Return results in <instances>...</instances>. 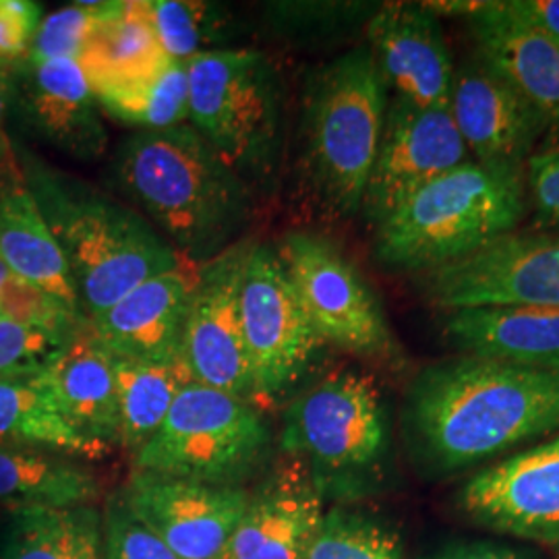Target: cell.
I'll return each instance as SVG.
<instances>
[{
	"label": "cell",
	"mask_w": 559,
	"mask_h": 559,
	"mask_svg": "<svg viewBox=\"0 0 559 559\" xmlns=\"http://www.w3.org/2000/svg\"><path fill=\"white\" fill-rule=\"evenodd\" d=\"M0 441L78 460H102L112 452L108 445L85 440L67 423L41 371L0 378Z\"/></svg>",
	"instance_id": "26"
},
{
	"label": "cell",
	"mask_w": 559,
	"mask_h": 559,
	"mask_svg": "<svg viewBox=\"0 0 559 559\" xmlns=\"http://www.w3.org/2000/svg\"><path fill=\"white\" fill-rule=\"evenodd\" d=\"M124 9V0L75 2L46 15L29 46L27 60L69 59L80 62L81 55L102 23L115 20Z\"/></svg>",
	"instance_id": "34"
},
{
	"label": "cell",
	"mask_w": 559,
	"mask_h": 559,
	"mask_svg": "<svg viewBox=\"0 0 559 559\" xmlns=\"http://www.w3.org/2000/svg\"><path fill=\"white\" fill-rule=\"evenodd\" d=\"M240 316L253 402L274 404L299 388L325 342L307 318L278 251L253 242L240 290Z\"/></svg>",
	"instance_id": "10"
},
{
	"label": "cell",
	"mask_w": 559,
	"mask_h": 559,
	"mask_svg": "<svg viewBox=\"0 0 559 559\" xmlns=\"http://www.w3.org/2000/svg\"><path fill=\"white\" fill-rule=\"evenodd\" d=\"M100 483L80 460L0 441V510L94 506Z\"/></svg>",
	"instance_id": "25"
},
{
	"label": "cell",
	"mask_w": 559,
	"mask_h": 559,
	"mask_svg": "<svg viewBox=\"0 0 559 559\" xmlns=\"http://www.w3.org/2000/svg\"><path fill=\"white\" fill-rule=\"evenodd\" d=\"M11 94H13V67L0 64V189L23 179V170L15 158L13 143L7 133V119L11 112Z\"/></svg>",
	"instance_id": "41"
},
{
	"label": "cell",
	"mask_w": 559,
	"mask_h": 559,
	"mask_svg": "<svg viewBox=\"0 0 559 559\" xmlns=\"http://www.w3.org/2000/svg\"><path fill=\"white\" fill-rule=\"evenodd\" d=\"M4 520H7V514L0 510V533H2V526H4Z\"/></svg>",
	"instance_id": "43"
},
{
	"label": "cell",
	"mask_w": 559,
	"mask_h": 559,
	"mask_svg": "<svg viewBox=\"0 0 559 559\" xmlns=\"http://www.w3.org/2000/svg\"><path fill=\"white\" fill-rule=\"evenodd\" d=\"M280 452L299 459L323 501L348 506L390 483L392 423L378 381L359 369L328 373L284 411Z\"/></svg>",
	"instance_id": "6"
},
{
	"label": "cell",
	"mask_w": 559,
	"mask_h": 559,
	"mask_svg": "<svg viewBox=\"0 0 559 559\" xmlns=\"http://www.w3.org/2000/svg\"><path fill=\"white\" fill-rule=\"evenodd\" d=\"M272 440L258 404L191 381L133 462L141 473L240 487L263 466Z\"/></svg>",
	"instance_id": "8"
},
{
	"label": "cell",
	"mask_w": 559,
	"mask_h": 559,
	"mask_svg": "<svg viewBox=\"0 0 559 559\" xmlns=\"http://www.w3.org/2000/svg\"><path fill=\"white\" fill-rule=\"evenodd\" d=\"M13 108L38 138L75 160H100L108 150L100 106L78 60L17 62Z\"/></svg>",
	"instance_id": "18"
},
{
	"label": "cell",
	"mask_w": 559,
	"mask_h": 559,
	"mask_svg": "<svg viewBox=\"0 0 559 559\" xmlns=\"http://www.w3.org/2000/svg\"><path fill=\"white\" fill-rule=\"evenodd\" d=\"M522 20L559 41V0H510Z\"/></svg>",
	"instance_id": "42"
},
{
	"label": "cell",
	"mask_w": 559,
	"mask_h": 559,
	"mask_svg": "<svg viewBox=\"0 0 559 559\" xmlns=\"http://www.w3.org/2000/svg\"><path fill=\"white\" fill-rule=\"evenodd\" d=\"M0 559H104V522L94 506L7 514Z\"/></svg>",
	"instance_id": "28"
},
{
	"label": "cell",
	"mask_w": 559,
	"mask_h": 559,
	"mask_svg": "<svg viewBox=\"0 0 559 559\" xmlns=\"http://www.w3.org/2000/svg\"><path fill=\"white\" fill-rule=\"evenodd\" d=\"M0 318L20 321L25 325L46 328L55 332L73 334L90 320L78 311H71L32 284L13 276L0 261Z\"/></svg>",
	"instance_id": "35"
},
{
	"label": "cell",
	"mask_w": 559,
	"mask_h": 559,
	"mask_svg": "<svg viewBox=\"0 0 559 559\" xmlns=\"http://www.w3.org/2000/svg\"><path fill=\"white\" fill-rule=\"evenodd\" d=\"M466 160L468 150L450 110L392 96L360 214L376 228L420 187Z\"/></svg>",
	"instance_id": "14"
},
{
	"label": "cell",
	"mask_w": 559,
	"mask_h": 559,
	"mask_svg": "<svg viewBox=\"0 0 559 559\" xmlns=\"http://www.w3.org/2000/svg\"><path fill=\"white\" fill-rule=\"evenodd\" d=\"M104 117L135 131H160L189 122L187 64L166 59L147 71L90 80Z\"/></svg>",
	"instance_id": "27"
},
{
	"label": "cell",
	"mask_w": 559,
	"mask_h": 559,
	"mask_svg": "<svg viewBox=\"0 0 559 559\" xmlns=\"http://www.w3.org/2000/svg\"><path fill=\"white\" fill-rule=\"evenodd\" d=\"M417 286L425 300L441 311L559 309V235L510 233L464 260L417 274Z\"/></svg>",
	"instance_id": "11"
},
{
	"label": "cell",
	"mask_w": 559,
	"mask_h": 559,
	"mask_svg": "<svg viewBox=\"0 0 559 559\" xmlns=\"http://www.w3.org/2000/svg\"><path fill=\"white\" fill-rule=\"evenodd\" d=\"M466 21L475 52L539 110L559 140V41L522 20L510 0L479 2Z\"/></svg>",
	"instance_id": "21"
},
{
	"label": "cell",
	"mask_w": 559,
	"mask_h": 559,
	"mask_svg": "<svg viewBox=\"0 0 559 559\" xmlns=\"http://www.w3.org/2000/svg\"><path fill=\"white\" fill-rule=\"evenodd\" d=\"M559 433V371L460 355L423 367L402 404V436L427 477H452Z\"/></svg>",
	"instance_id": "1"
},
{
	"label": "cell",
	"mask_w": 559,
	"mask_h": 559,
	"mask_svg": "<svg viewBox=\"0 0 559 559\" xmlns=\"http://www.w3.org/2000/svg\"><path fill=\"white\" fill-rule=\"evenodd\" d=\"M429 559H540L537 551L500 540L460 539L440 547Z\"/></svg>",
	"instance_id": "40"
},
{
	"label": "cell",
	"mask_w": 559,
	"mask_h": 559,
	"mask_svg": "<svg viewBox=\"0 0 559 559\" xmlns=\"http://www.w3.org/2000/svg\"><path fill=\"white\" fill-rule=\"evenodd\" d=\"M307 466L280 452L218 559H307L325 519Z\"/></svg>",
	"instance_id": "19"
},
{
	"label": "cell",
	"mask_w": 559,
	"mask_h": 559,
	"mask_svg": "<svg viewBox=\"0 0 559 559\" xmlns=\"http://www.w3.org/2000/svg\"><path fill=\"white\" fill-rule=\"evenodd\" d=\"M441 323L462 355L559 371V309L473 307L445 311Z\"/></svg>",
	"instance_id": "23"
},
{
	"label": "cell",
	"mask_w": 559,
	"mask_h": 559,
	"mask_svg": "<svg viewBox=\"0 0 559 559\" xmlns=\"http://www.w3.org/2000/svg\"><path fill=\"white\" fill-rule=\"evenodd\" d=\"M164 57L177 62L237 48L240 36L237 15L218 2L201 0H143Z\"/></svg>",
	"instance_id": "30"
},
{
	"label": "cell",
	"mask_w": 559,
	"mask_h": 559,
	"mask_svg": "<svg viewBox=\"0 0 559 559\" xmlns=\"http://www.w3.org/2000/svg\"><path fill=\"white\" fill-rule=\"evenodd\" d=\"M189 124L267 198L284 158V85L274 60L255 48L207 52L187 62Z\"/></svg>",
	"instance_id": "7"
},
{
	"label": "cell",
	"mask_w": 559,
	"mask_h": 559,
	"mask_svg": "<svg viewBox=\"0 0 559 559\" xmlns=\"http://www.w3.org/2000/svg\"><path fill=\"white\" fill-rule=\"evenodd\" d=\"M388 87L365 44L305 73L297 131V177L330 218L359 214L380 150Z\"/></svg>",
	"instance_id": "3"
},
{
	"label": "cell",
	"mask_w": 559,
	"mask_h": 559,
	"mask_svg": "<svg viewBox=\"0 0 559 559\" xmlns=\"http://www.w3.org/2000/svg\"><path fill=\"white\" fill-rule=\"evenodd\" d=\"M556 559H559V551H558V558H556Z\"/></svg>",
	"instance_id": "44"
},
{
	"label": "cell",
	"mask_w": 559,
	"mask_h": 559,
	"mask_svg": "<svg viewBox=\"0 0 559 559\" xmlns=\"http://www.w3.org/2000/svg\"><path fill=\"white\" fill-rule=\"evenodd\" d=\"M21 170L59 242L87 320L141 282L187 263L135 207L38 160H23Z\"/></svg>",
	"instance_id": "4"
},
{
	"label": "cell",
	"mask_w": 559,
	"mask_h": 559,
	"mask_svg": "<svg viewBox=\"0 0 559 559\" xmlns=\"http://www.w3.org/2000/svg\"><path fill=\"white\" fill-rule=\"evenodd\" d=\"M253 242L242 239L198 267L182 332V362L193 381L249 402L253 381L242 336L240 290Z\"/></svg>",
	"instance_id": "13"
},
{
	"label": "cell",
	"mask_w": 559,
	"mask_h": 559,
	"mask_svg": "<svg viewBox=\"0 0 559 559\" xmlns=\"http://www.w3.org/2000/svg\"><path fill=\"white\" fill-rule=\"evenodd\" d=\"M0 261L13 276L85 316L59 242L25 179L0 189Z\"/></svg>",
	"instance_id": "24"
},
{
	"label": "cell",
	"mask_w": 559,
	"mask_h": 559,
	"mask_svg": "<svg viewBox=\"0 0 559 559\" xmlns=\"http://www.w3.org/2000/svg\"><path fill=\"white\" fill-rule=\"evenodd\" d=\"M276 251L307 318L328 346L394 371L406 367V355L378 295L334 240L293 230L282 237Z\"/></svg>",
	"instance_id": "9"
},
{
	"label": "cell",
	"mask_w": 559,
	"mask_h": 559,
	"mask_svg": "<svg viewBox=\"0 0 559 559\" xmlns=\"http://www.w3.org/2000/svg\"><path fill=\"white\" fill-rule=\"evenodd\" d=\"M195 274L198 267L185 263L141 282L90 320L96 338L117 359L182 360V332Z\"/></svg>",
	"instance_id": "20"
},
{
	"label": "cell",
	"mask_w": 559,
	"mask_h": 559,
	"mask_svg": "<svg viewBox=\"0 0 559 559\" xmlns=\"http://www.w3.org/2000/svg\"><path fill=\"white\" fill-rule=\"evenodd\" d=\"M104 559H179L122 500L110 503L104 520Z\"/></svg>",
	"instance_id": "37"
},
{
	"label": "cell",
	"mask_w": 559,
	"mask_h": 559,
	"mask_svg": "<svg viewBox=\"0 0 559 559\" xmlns=\"http://www.w3.org/2000/svg\"><path fill=\"white\" fill-rule=\"evenodd\" d=\"M456 510L477 528L559 551V433L477 471Z\"/></svg>",
	"instance_id": "12"
},
{
	"label": "cell",
	"mask_w": 559,
	"mask_h": 559,
	"mask_svg": "<svg viewBox=\"0 0 559 559\" xmlns=\"http://www.w3.org/2000/svg\"><path fill=\"white\" fill-rule=\"evenodd\" d=\"M164 60L158 38L143 11V0H138L124 2L115 20L102 23L87 41L80 64L90 81L140 73Z\"/></svg>",
	"instance_id": "31"
},
{
	"label": "cell",
	"mask_w": 559,
	"mask_h": 559,
	"mask_svg": "<svg viewBox=\"0 0 559 559\" xmlns=\"http://www.w3.org/2000/svg\"><path fill=\"white\" fill-rule=\"evenodd\" d=\"M450 115L473 160L524 168L549 131L539 110L477 52L454 69Z\"/></svg>",
	"instance_id": "16"
},
{
	"label": "cell",
	"mask_w": 559,
	"mask_h": 559,
	"mask_svg": "<svg viewBox=\"0 0 559 559\" xmlns=\"http://www.w3.org/2000/svg\"><path fill=\"white\" fill-rule=\"evenodd\" d=\"M524 179L539 221L559 235V145L533 154L524 166Z\"/></svg>",
	"instance_id": "39"
},
{
	"label": "cell",
	"mask_w": 559,
	"mask_h": 559,
	"mask_svg": "<svg viewBox=\"0 0 559 559\" xmlns=\"http://www.w3.org/2000/svg\"><path fill=\"white\" fill-rule=\"evenodd\" d=\"M73 334L0 318V378L38 373Z\"/></svg>",
	"instance_id": "36"
},
{
	"label": "cell",
	"mask_w": 559,
	"mask_h": 559,
	"mask_svg": "<svg viewBox=\"0 0 559 559\" xmlns=\"http://www.w3.org/2000/svg\"><path fill=\"white\" fill-rule=\"evenodd\" d=\"M112 365L119 399V445L135 454L160 429L180 390L193 378L182 360L147 362L112 357Z\"/></svg>",
	"instance_id": "29"
},
{
	"label": "cell",
	"mask_w": 559,
	"mask_h": 559,
	"mask_svg": "<svg viewBox=\"0 0 559 559\" xmlns=\"http://www.w3.org/2000/svg\"><path fill=\"white\" fill-rule=\"evenodd\" d=\"M110 179L180 260L200 267L245 239L260 198L182 122L133 131L112 152Z\"/></svg>",
	"instance_id": "2"
},
{
	"label": "cell",
	"mask_w": 559,
	"mask_h": 559,
	"mask_svg": "<svg viewBox=\"0 0 559 559\" xmlns=\"http://www.w3.org/2000/svg\"><path fill=\"white\" fill-rule=\"evenodd\" d=\"M526 203L524 168L462 162L376 226V258L411 274L464 260L516 233Z\"/></svg>",
	"instance_id": "5"
},
{
	"label": "cell",
	"mask_w": 559,
	"mask_h": 559,
	"mask_svg": "<svg viewBox=\"0 0 559 559\" xmlns=\"http://www.w3.org/2000/svg\"><path fill=\"white\" fill-rule=\"evenodd\" d=\"M41 20L38 2L0 0V64L15 67L27 57Z\"/></svg>",
	"instance_id": "38"
},
{
	"label": "cell",
	"mask_w": 559,
	"mask_h": 559,
	"mask_svg": "<svg viewBox=\"0 0 559 559\" xmlns=\"http://www.w3.org/2000/svg\"><path fill=\"white\" fill-rule=\"evenodd\" d=\"M307 559H402V540L383 520L336 506L325 512Z\"/></svg>",
	"instance_id": "33"
},
{
	"label": "cell",
	"mask_w": 559,
	"mask_h": 559,
	"mask_svg": "<svg viewBox=\"0 0 559 559\" xmlns=\"http://www.w3.org/2000/svg\"><path fill=\"white\" fill-rule=\"evenodd\" d=\"M122 503L179 559H218L239 524L249 491L133 471Z\"/></svg>",
	"instance_id": "15"
},
{
	"label": "cell",
	"mask_w": 559,
	"mask_h": 559,
	"mask_svg": "<svg viewBox=\"0 0 559 559\" xmlns=\"http://www.w3.org/2000/svg\"><path fill=\"white\" fill-rule=\"evenodd\" d=\"M62 417L85 440L119 445V399L112 355L83 325L41 369Z\"/></svg>",
	"instance_id": "22"
},
{
	"label": "cell",
	"mask_w": 559,
	"mask_h": 559,
	"mask_svg": "<svg viewBox=\"0 0 559 559\" xmlns=\"http://www.w3.org/2000/svg\"><path fill=\"white\" fill-rule=\"evenodd\" d=\"M365 40L394 98L450 110L456 64L440 15L427 2H380L365 25Z\"/></svg>",
	"instance_id": "17"
},
{
	"label": "cell",
	"mask_w": 559,
	"mask_h": 559,
	"mask_svg": "<svg viewBox=\"0 0 559 559\" xmlns=\"http://www.w3.org/2000/svg\"><path fill=\"white\" fill-rule=\"evenodd\" d=\"M380 2H265L267 29L288 44L336 40L367 25Z\"/></svg>",
	"instance_id": "32"
}]
</instances>
